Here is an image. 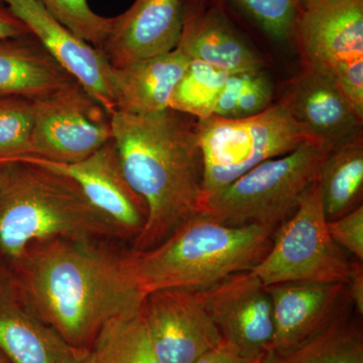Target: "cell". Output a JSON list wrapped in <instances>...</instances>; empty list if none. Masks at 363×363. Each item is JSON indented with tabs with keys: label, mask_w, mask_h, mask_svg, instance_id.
<instances>
[{
	"label": "cell",
	"mask_w": 363,
	"mask_h": 363,
	"mask_svg": "<svg viewBox=\"0 0 363 363\" xmlns=\"http://www.w3.org/2000/svg\"><path fill=\"white\" fill-rule=\"evenodd\" d=\"M96 242L73 238L33 242L9 267L30 309L82 350H90L114 318L140 311L145 298L123 255Z\"/></svg>",
	"instance_id": "obj_1"
},
{
	"label": "cell",
	"mask_w": 363,
	"mask_h": 363,
	"mask_svg": "<svg viewBox=\"0 0 363 363\" xmlns=\"http://www.w3.org/2000/svg\"><path fill=\"white\" fill-rule=\"evenodd\" d=\"M111 121L124 176L147 209L145 225L131 250H149L202 213L197 119L167 108L152 113L117 111Z\"/></svg>",
	"instance_id": "obj_2"
},
{
	"label": "cell",
	"mask_w": 363,
	"mask_h": 363,
	"mask_svg": "<svg viewBox=\"0 0 363 363\" xmlns=\"http://www.w3.org/2000/svg\"><path fill=\"white\" fill-rule=\"evenodd\" d=\"M276 230L226 225L200 213L154 247L123 253L124 262L145 296L164 289L201 290L253 269L269 252Z\"/></svg>",
	"instance_id": "obj_3"
},
{
	"label": "cell",
	"mask_w": 363,
	"mask_h": 363,
	"mask_svg": "<svg viewBox=\"0 0 363 363\" xmlns=\"http://www.w3.org/2000/svg\"><path fill=\"white\" fill-rule=\"evenodd\" d=\"M4 162L0 255L9 264L39 241L123 238L69 177L28 162Z\"/></svg>",
	"instance_id": "obj_4"
},
{
	"label": "cell",
	"mask_w": 363,
	"mask_h": 363,
	"mask_svg": "<svg viewBox=\"0 0 363 363\" xmlns=\"http://www.w3.org/2000/svg\"><path fill=\"white\" fill-rule=\"evenodd\" d=\"M333 145L313 140L262 162L230 185L208 197L202 214L230 226L248 224L278 229L297 209L317 181Z\"/></svg>",
	"instance_id": "obj_5"
},
{
	"label": "cell",
	"mask_w": 363,
	"mask_h": 363,
	"mask_svg": "<svg viewBox=\"0 0 363 363\" xmlns=\"http://www.w3.org/2000/svg\"><path fill=\"white\" fill-rule=\"evenodd\" d=\"M197 130L204 201L262 162L289 154L303 143L321 140L281 101L245 118L213 116L197 121Z\"/></svg>",
	"instance_id": "obj_6"
},
{
	"label": "cell",
	"mask_w": 363,
	"mask_h": 363,
	"mask_svg": "<svg viewBox=\"0 0 363 363\" xmlns=\"http://www.w3.org/2000/svg\"><path fill=\"white\" fill-rule=\"evenodd\" d=\"M352 269L353 259L329 233L316 181L306 191L292 216L277 229L269 252L250 272L264 286L286 281L345 285Z\"/></svg>",
	"instance_id": "obj_7"
},
{
	"label": "cell",
	"mask_w": 363,
	"mask_h": 363,
	"mask_svg": "<svg viewBox=\"0 0 363 363\" xmlns=\"http://www.w3.org/2000/svg\"><path fill=\"white\" fill-rule=\"evenodd\" d=\"M33 101L30 157L58 162L82 161L113 138L111 114L77 81Z\"/></svg>",
	"instance_id": "obj_8"
},
{
	"label": "cell",
	"mask_w": 363,
	"mask_h": 363,
	"mask_svg": "<svg viewBox=\"0 0 363 363\" xmlns=\"http://www.w3.org/2000/svg\"><path fill=\"white\" fill-rule=\"evenodd\" d=\"M222 339L250 357L272 352L274 321L267 286L250 271L194 290Z\"/></svg>",
	"instance_id": "obj_9"
},
{
	"label": "cell",
	"mask_w": 363,
	"mask_h": 363,
	"mask_svg": "<svg viewBox=\"0 0 363 363\" xmlns=\"http://www.w3.org/2000/svg\"><path fill=\"white\" fill-rule=\"evenodd\" d=\"M142 313L162 363H193L223 340L194 290L164 289L147 294Z\"/></svg>",
	"instance_id": "obj_10"
},
{
	"label": "cell",
	"mask_w": 363,
	"mask_h": 363,
	"mask_svg": "<svg viewBox=\"0 0 363 363\" xmlns=\"http://www.w3.org/2000/svg\"><path fill=\"white\" fill-rule=\"evenodd\" d=\"M13 161L30 162L69 177L123 238L135 240L142 233L147 222V205L126 180L113 138L82 161L58 162L38 157H21Z\"/></svg>",
	"instance_id": "obj_11"
},
{
	"label": "cell",
	"mask_w": 363,
	"mask_h": 363,
	"mask_svg": "<svg viewBox=\"0 0 363 363\" xmlns=\"http://www.w3.org/2000/svg\"><path fill=\"white\" fill-rule=\"evenodd\" d=\"M267 286L274 321L271 354L297 347L352 307L344 284L286 281Z\"/></svg>",
	"instance_id": "obj_12"
},
{
	"label": "cell",
	"mask_w": 363,
	"mask_h": 363,
	"mask_svg": "<svg viewBox=\"0 0 363 363\" xmlns=\"http://www.w3.org/2000/svg\"><path fill=\"white\" fill-rule=\"evenodd\" d=\"M293 33L307 68L330 73L363 58V0H317L301 9Z\"/></svg>",
	"instance_id": "obj_13"
},
{
	"label": "cell",
	"mask_w": 363,
	"mask_h": 363,
	"mask_svg": "<svg viewBox=\"0 0 363 363\" xmlns=\"http://www.w3.org/2000/svg\"><path fill=\"white\" fill-rule=\"evenodd\" d=\"M64 70L111 114L116 111L112 66L100 50L74 35L38 0H4Z\"/></svg>",
	"instance_id": "obj_14"
},
{
	"label": "cell",
	"mask_w": 363,
	"mask_h": 363,
	"mask_svg": "<svg viewBox=\"0 0 363 363\" xmlns=\"http://www.w3.org/2000/svg\"><path fill=\"white\" fill-rule=\"evenodd\" d=\"M184 0H135L113 16L101 50L114 68L173 51L180 40Z\"/></svg>",
	"instance_id": "obj_15"
},
{
	"label": "cell",
	"mask_w": 363,
	"mask_h": 363,
	"mask_svg": "<svg viewBox=\"0 0 363 363\" xmlns=\"http://www.w3.org/2000/svg\"><path fill=\"white\" fill-rule=\"evenodd\" d=\"M0 350L11 363H90L89 350L72 345L30 309L6 267H0Z\"/></svg>",
	"instance_id": "obj_16"
},
{
	"label": "cell",
	"mask_w": 363,
	"mask_h": 363,
	"mask_svg": "<svg viewBox=\"0 0 363 363\" xmlns=\"http://www.w3.org/2000/svg\"><path fill=\"white\" fill-rule=\"evenodd\" d=\"M279 101L313 135L334 147L362 135L363 117L328 73L306 68Z\"/></svg>",
	"instance_id": "obj_17"
},
{
	"label": "cell",
	"mask_w": 363,
	"mask_h": 363,
	"mask_svg": "<svg viewBox=\"0 0 363 363\" xmlns=\"http://www.w3.org/2000/svg\"><path fill=\"white\" fill-rule=\"evenodd\" d=\"M74 82L32 33L0 40V97L37 100Z\"/></svg>",
	"instance_id": "obj_18"
},
{
	"label": "cell",
	"mask_w": 363,
	"mask_h": 363,
	"mask_svg": "<svg viewBox=\"0 0 363 363\" xmlns=\"http://www.w3.org/2000/svg\"><path fill=\"white\" fill-rule=\"evenodd\" d=\"M190 61L176 48L121 68L112 67L116 111L152 113L169 108L172 93Z\"/></svg>",
	"instance_id": "obj_19"
},
{
	"label": "cell",
	"mask_w": 363,
	"mask_h": 363,
	"mask_svg": "<svg viewBox=\"0 0 363 363\" xmlns=\"http://www.w3.org/2000/svg\"><path fill=\"white\" fill-rule=\"evenodd\" d=\"M177 49L190 60H198L228 74L262 70V60L220 16L200 13L185 4Z\"/></svg>",
	"instance_id": "obj_20"
},
{
	"label": "cell",
	"mask_w": 363,
	"mask_h": 363,
	"mask_svg": "<svg viewBox=\"0 0 363 363\" xmlns=\"http://www.w3.org/2000/svg\"><path fill=\"white\" fill-rule=\"evenodd\" d=\"M317 184L328 220L362 206V135L333 147L320 169Z\"/></svg>",
	"instance_id": "obj_21"
},
{
	"label": "cell",
	"mask_w": 363,
	"mask_h": 363,
	"mask_svg": "<svg viewBox=\"0 0 363 363\" xmlns=\"http://www.w3.org/2000/svg\"><path fill=\"white\" fill-rule=\"evenodd\" d=\"M362 317L351 307L314 337L264 363H363Z\"/></svg>",
	"instance_id": "obj_22"
},
{
	"label": "cell",
	"mask_w": 363,
	"mask_h": 363,
	"mask_svg": "<svg viewBox=\"0 0 363 363\" xmlns=\"http://www.w3.org/2000/svg\"><path fill=\"white\" fill-rule=\"evenodd\" d=\"M90 363H162L140 311L114 318L90 347Z\"/></svg>",
	"instance_id": "obj_23"
},
{
	"label": "cell",
	"mask_w": 363,
	"mask_h": 363,
	"mask_svg": "<svg viewBox=\"0 0 363 363\" xmlns=\"http://www.w3.org/2000/svg\"><path fill=\"white\" fill-rule=\"evenodd\" d=\"M229 75L220 69L198 60H191L172 93L169 108L197 121L213 116Z\"/></svg>",
	"instance_id": "obj_24"
},
{
	"label": "cell",
	"mask_w": 363,
	"mask_h": 363,
	"mask_svg": "<svg viewBox=\"0 0 363 363\" xmlns=\"http://www.w3.org/2000/svg\"><path fill=\"white\" fill-rule=\"evenodd\" d=\"M274 88L262 72L230 74L215 107L214 116L245 118L259 114L271 106Z\"/></svg>",
	"instance_id": "obj_25"
},
{
	"label": "cell",
	"mask_w": 363,
	"mask_h": 363,
	"mask_svg": "<svg viewBox=\"0 0 363 363\" xmlns=\"http://www.w3.org/2000/svg\"><path fill=\"white\" fill-rule=\"evenodd\" d=\"M33 99L0 97V162L33 156Z\"/></svg>",
	"instance_id": "obj_26"
},
{
	"label": "cell",
	"mask_w": 363,
	"mask_h": 363,
	"mask_svg": "<svg viewBox=\"0 0 363 363\" xmlns=\"http://www.w3.org/2000/svg\"><path fill=\"white\" fill-rule=\"evenodd\" d=\"M48 11L74 35L101 50L113 18L92 11L88 0H38Z\"/></svg>",
	"instance_id": "obj_27"
},
{
	"label": "cell",
	"mask_w": 363,
	"mask_h": 363,
	"mask_svg": "<svg viewBox=\"0 0 363 363\" xmlns=\"http://www.w3.org/2000/svg\"><path fill=\"white\" fill-rule=\"evenodd\" d=\"M269 35L288 39L298 14V0H234Z\"/></svg>",
	"instance_id": "obj_28"
},
{
	"label": "cell",
	"mask_w": 363,
	"mask_h": 363,
	"mask_svg": "<svg viewBox=\"0 0 363 363\" xmlns=\"http://www.w3.org/2000/svg\"><path fill=\"white\" fill-rule=\"evenodd\" d=\"M332 240L341 250H346L363 262V206L334 220H328Z\"/></svg>",
	"instance_id": "obj_29"
},
{
	"label": "cell",
	"mask_w": 363,
	"mask_h": 363,
	"mask_svg": "<svg viewBox=\"0 0 363 363\" xmlns=\"http://www.w3.org/2000/svg\"><path fill=\"white\" fill-rule=\"evenodd\" d=\"M328 74L357 113L363 117V58L342 64Z\"/></svg>",
	"instance_id": "obj_30"
},
{
	"label": "cell",
	"mask_w": 363,
	"mask_h": 363,
	"mask_svg": "<svg viewBox=\"0 0 363 363\" xmlns=\"http://www.w3.org/2000/svg\"><path fill=\"white\" fill-rule=\"evenodd\" d=\"M266 358L247 357L230 343L222 340L193 363H264Z\"/></svg>",
	"instance_id": "obj_31"
},
{
	"label": "cell",
	"mask_w": 363,
	"mask_h": 363,
	"mask_svg": "<svg viewBox=\"0 0 363 363\" xmlns=\"http://www.w3.org/2000/svg\"><path fill=\"white\" fill-rule=\"evenodd\" d=\"M346 292L353 310L363 316V266L362 262L353 259V269L350 279L345 284Z\"/></svg>",
	"instance_id": "obj_32"
},
{
	"label": "cell",
	"mask_w": 363,
	"mask_h": 363,
	"mask_svg": "<svg viewBox=\"0 0 363 363\" xmlns=\"http://www.w3.org/2000/svg\"><path fill=\"white\" fill-rule=\"evenodd\" d=\"M26 33H30L28 26L13 13L4 0H0V40Z\"/></svg>",
	"instance_id": "obj_33"
},
{
	"label": "cell",
	"mask_w": 363,
	"mask_h": 363,
	"mask_svg": "<svg viewBox=\"0 0 363 363\" xmlns=\"http://www.w3.org/2000/svg\"><path fill=\"white\" fill-rule=\"evenodd\" d=\"M315 1H317V0H298V9H305L306 6H310Z\"/></svg>",
	"instance_id": "obj_34"
},
{
	"label": "cell",
	"mask_w": 363,
	"mask_h": 363,
	"mask_svg": "<svg viewBox=\"0 0 363 363\" xmlns=\"http://www.w3.org/2000/svg\"><path fill=\"white\" fill-rule=\"evenodd\" d=\"M0 363H11L1 350H0Z\"/></svg>",
	"instance_id": "obj_35"
},
{
	"label": "cell",
	"mask_w": 363,
	"mask_h": 363,
	"mask_svg": "<svg viewBox=\"0 0 363 363\" xmlns=\"http://www.w3.org/2000/svg\"><path fill=\"white\" fill-rule=\"evenodd\" d=\"M4 162H0V185L2 183V179H4Z\"/></svg>",
	"instance_id": "obj_36"
}]
</instances>
